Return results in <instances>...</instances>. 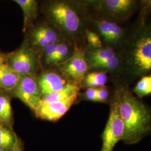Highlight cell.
I'll return each instance as SVG.
<instances>
[{
	"mask_svg": "<svg viewBox=\"0 0 151 151\" xmlns=\"http://www.w3.org/2000/svg\"><path fill=\"white\" fill-rule=\"evenodd\" d=\"M118 86L119 111L125 126L123 142L135 145L151 133V108L133 95L126 82Z\"/></svg>",
	"mask_w": 151,
	"mask_h": 151,
	"instance_id": "1",
	"label": "cell"
},
{
	"mask_svg": "<svg viewBox=\"0 0 151 151\" xmlns=\"http://www.w3.org/2000/svg\"><path fill=\"white\" fill-rule=\"evenodd\" d=\"M123 60L125 82L133 81L151 73V24L138 26L127 38L119 50Z\"/></svg>",
	"mask_w": 151,
	"mask_h": 151,
	"instance_id": "2",
	"label": "cell"
},
{
	"mask_svg": "<svg viewBox=\"0 0 151 151\" xmlns=\"http://www.w3.org/2000/svg\"><path fill=\"white\" fill-rule=\"evenodd\" d=\"M45 12L49 20L58 30L74 37L85 32V17L81 10L69 2L55 1L49 2Z\"/></svg>",
	"mask_w": 151,
	"mask_h": 151,
	"instance_id": "3",
	"label": "cell"
},
{
	"mask_svg": "<svg viewBox=\"0 0 151 151\" xmlns=\"http://www.w3.org/2000/svg\"><path fill=\"white\" fill-rule=\"evenodd\" d=\"M85 57L90 71H100L119 77L123 75V60L119 50L104 46L85 49Z\"/></svg>",
	"mask_w": 151,
	"mask_h": 151,
	"instance_id": "4",
	"label": "cell"
},
{
	"mask_svg": "<svg viewBox=\"0 0 151 151\" xmlns=\"http://www.w3.org/2000/svg\"><path fill=\"white\" fill-rule=\"evenodd\" d=\"M110 102V113L101 135L102 147L100 151H113L119 141H123L125 135L124 122L119 111V90L118 86Z\"/></svg>",
	"mask_w": 151,
	"mask_h": 151,
	"instance_id": "5",
	"label": "cell"
},
{
	"mask_svg": "<svg viewBox=\"0 0 151 151\" xmlns=\"http://www.w3.org/2000/svg\"><path fill=\"white\" fill-rule=\"evenodd\" d=\"M5 63L20 75L37 76L41 68L39 55L30 47L27 38L19 48L6 54Z\"/></svg>",
	"mask_w": 151,
	"mask_h": 151,
	"instance_id": "6",
	"label": "cell"
},
{
	"mask_svg": "<svg viewBox=\"0 0 151 151\" xmlns=\"http://www.w3.org/2000/svg\"><path fill=\"white\" fill-rule=\"evenodd\" d=\"M88 2L93 5L101 16L118 23L128 20L139 4L135 0H102Z\"/></svg>",
	"mask_w": 151,
	"mask_h": 151,
	"instance_id": "7",
	"label": "cell"
},
{
	"mask_svg": "<svg viewBox=\"0 0 151 151\" xmlns=\"http://www.w3.org/2000/svg\"><path fill=\"white\" fill-rule=\"evenodd\" d=\"M95 32L105 47L119 50L127 38V31L117 22L100 16L93 21Z\"/></svg>",
	"mask_w": 151,
	"mask_h": 151,
	"instance_id": "8",
	"label": "cell"
},
{
	"mask_svg": "<svg viewBox=\"0 0 151 151\" xmlns=\"http://www.w3.org/2000/svg\"><path fill=\"white\" fill-rule=\"evenodd\" d=\"M56 67L67 79L81 87L82 82L88 72L85 49L75 44L70 58Z\"/></svg>",
	"mask_w": 151,
	"mask_h": 151,
	"instance_id": "9",
	"label": "cell"
},
{
	"mask_svg": "<svg viewBox=\"0 0 151 151\" xmlns=\"http://www.w3.org/2000/svg\"><path fill=\"white\" fill-rule=\"evenodd\" d=\"M9 93L19 99L34 112L42 104V96L37 76L22 75L17 85Z\"/></svg>",
	"mask_w": 151,
	"mask_h": 151,
	"instance_id": "10",
	"label": "cell"
},
{
	"mask_svg": "<svg viewBox=\"0 0 151 151\" xmlns=\"http://www.w3.org/2000/svg\"><path fill=\"white\" fill-rule=\"evenodd\" d=\"M27 39L30 47L38 54L42 53L51 44L62 39L59 30L48 24H42L34 27Z\"/></svg>",
	"mask_w": 151,
	"mask_h": 151,
	"instance_id": "11",
	"label": "cell"
},
{
	"mask_svg": "<svg viewBox=\"0 0 151 151\" xmlns=\"http://www.w3.org/2000/svg\"><path fill=\"white\" fill-rule=\"evenodd\" d=\"M78 95L79 93L73 95L63 101L42 104L34 112L37 118L40 119L50 122L57 121L75 103Z\"/></svg>",
	"mask_w": 151,
	"mask_h": 151,
	"instance_id": "12",
	"label": "cell"
},
{
	"mask_svg": "<svg viewBox=\"0 0 151 151\" xmlns=\"http://www.w3.org/2000/svg\"><path fill=\"white\" fill-rule=\"evenodd\" d=\"M42 97L60 91L71 82L58 70H48L37 76Z\"/></svg>",
	"mask_w": 151,
	"mask_h": 151,
	"instance_id": "13",
	"label": "cell"
},
{
	"mask_svg": "<svg viewBox=\"0 0 151 151\" xmlns=\"http://www.w3.org/2000/svg\"><path fill=\"white\" fill-rule=\"evenodd\" d=\"M21 75L4 63L0 66V91L10 92L15 87Z\"/></svg>",
	"mask_w": 151,
	"mask_h": 151,
	"instance_id": "14",
	"label": "cell"
},
{
	"mask_svg": "<svg viewBox=\"0 0 151 151\" xmlns=\"http://www.w3.org/2000/svg\"><path fill=\"white\" fill-rule=\"evenodd\" d=\"M20 7L24 14L23 32H26L35 20L38 14V2L35 0H16L14 1Z\"/></svg>",
	"mask_w": 151,
	"mask_h": 151,
	"instance_id": "15",
	"label": "cell"
},
{
	"mask_svg": "<svg viewBox=\"0 0 151 151\" xmlns=\"http://www.w3.org/2000/svg\"><path fill=\"white\" fill-rule=\"evenodd\" d=\"M13 115L11 104V95L0 91V124L12 128Z\"/></svg>",
	"mask_w": 151,
	"mask_h": 151,
	"instance_id": "16",
	"label": "cell"
},
{
	"mask_svg": "<svg viewBox=\"0 0 151 151\" xmlns=\"http://www.w3.org/2000/svg\"><path fill=\"white\" fill-rule=\"evenodd\" d=\"M73 50L74 47H73L70 42L67 40L62 39L48 65L57 67L58 65L69 59L73 54Z\"/></svg>",
	"mask_w": 151,
	"mask_h": 151,
	"instance_id": "17",
	"label": "cell"
},
{
	"mask_svg": "<svg viewBox=\"0 0 151 151\" xmlns=\"http://www.w3.org/2000/svg\"><path fill=\"white\" fill-rule=\"evenodd\" d=\"M80 90V86L74 83H70L61 91L42 97V104L65 100V99H67L68 98L73 96V95L79 93Z\"/></svg>",
	"mask_w": 151,
	"mask_h": 151,
	"instance_id": "18",
	"label": "cell"
},
{
	"mask_svg": "<svg viewBox=\"0 0 151 151\" xmlns=\"http://www.w3.org/2000/svg\"><path fill=\"white\" fill-rule=\"evenodd\" d=\"M108 81V73L100 71H90L85 76L81 86L99 88L105 86Z\"/></svg>",
	"mask_w": 151,
	"mask_h": 151,
	"instance_id": "19",
	"label": "cell"
},
{
	"mask_svg": "<svg viewBox=\"0 0 151 151\" xmlns=\"http://www.w3.org/2000/svg\"><path fill=\"white\" fill-rule=\"evenodd\" d=\"M17 138L12 128L0 124V148L12 151Z\"/></svg>",
	"mask_w": 151,
	"mask_h": 151,
	"instance_id": "20",
	"label": "cell"
},
{
	"mask_svg": "<svg viewBox=\"0 0 151 151\" xmlns=\"http://www.w3.org/2000/svg\"><path fill=\"white\" fill-rule=\"evenodd\" d=\"M138 98H142L151 94V78L149 75L142 77L132 90Z\"/></svg>",
	"mask_w": 151,
	"mask_h": 151,
	"instance_id": "21",
	"label": "cell"
},
{
	"mask_svg": "<svg viewBox=\"0 0 151 151\" xmlns=\"http://www.w3.org/2000/svg\"><path fill=\"white\" fill-rule=\"evenodd\" d=\"M140 12L138 17V26H143L146 24L148 17L151 13V0L140 1Z\"/></svg>",
	"mask_w": 151,
	"mask_h": 151,
	"instance_id": "22",
	"label": "cell"
},
{
	"mask_svg": "<svg viewBox=\"0 0 151 151\" xmlns=\"http://www.w3.org/2000/svg\"><path fill=\"white\" fill-rule=\"evenodd\" d=\"M85 35L88 44V46L94 48H99L104 47L99 35L95 31L86 29L85 32Z\"/></svg>",
	"mask_w": 151,
	"mask_h": 151,
	"instance_id": "23",
	"label": "cell"
},
{
	"mask_svg": "<svg viewBox=\"0 0 151 151\" xmlns=\"http://www.w3.org/2000/svg\"><path fill=\"white\" fill-rule=\"evenodd\" d=\"M110 92L108 89V87H100L97 88V99L96 102L97 103H108L109 101Z\"/></svg>",
	"mask_w": 151,
	"mask_h": 151,
	"instance_id": "24",
	"label": "cell"
},
{
	"mask_svg": "<svg viewBox=\"0 0 151 151\" xmlns=\"http://www.w3.org/2000/svg\"><path fill=\"white\" fill-rule=\"evenodd\" d=\"M83 97L87 101L96 102L97 88H87L83 95Z\"/></svg>",
	"mask_w": 151,
	"mask_h": 151,
	"instance_id": "25",
	"label": "cell"
},
{
	"mask_svg": "<svg viewBox=\"0 0 151 151\" xmlns=\"http://www.w3.org/2000/svg\"><path fill=\"white\" fill-rule=\"evenodd\" d=\"M12 151H22L21 143H20V140H19L18 138L16 140V143H15L14 147L12 149Z\"/></svg>",
	"mask_w": 151,
	"mask_h": 151,
	"instance_id": "26",
	"label": "cell"
},
{
	"mask_svg": "<svg viewBox=\"0 0 151 151\" xmlns=\"http://www.w3.org/2000/svg\"><path fill=\"white\" fill-rule=\"evenodd\" d=\"M6 54L0 52V66L5 63Z\"/></svg>",
	"mask_w": 151,
	"mask_h": 151,
	"instance_id": "27",
	"label": "cell"
},
{
	"mask_svg": "<svg viewBox=\"0 0 151 151\" xmlns=\"http://www.w3.org/2000/svg\"><path fill=\"white\" fill-rule=\"evenodd\" d=\"M0 151H6L5 150H4V149H2V148H0Z\"/></svg>",
	"mask_w": 151,
	"mask_h": 151,
	"instance_id": "28",
	"label": "cell"
},
{
	"mask_svg": "<svg viewBox=\"0 0 151 151\" xmlns=\"http://www.w3.org/2000/svg\"><path fill=\"white\" fill-rule=\"evenodd\" d=\"M148 75L150 76V77H151V73H150V74H149V75Z\"/></svg>",
	"mask_w": 151,
	"mask_h": 151,
	"instance_id": "29",
	"label": "cell"
}]
</instances>
